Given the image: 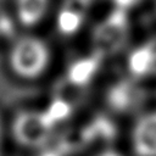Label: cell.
Returning a JSON list of instances; mask_svg holds the SVG:
<instances>
[{
    "instance_id": "6da1fadb",
    "label": "cell",
    "mask_w": 156,
    "mask_h": 156,
    "mask_svg": "<svg viewBox=\"0 0 156 156\" xmlns=\"http://www.w3.org/2000/svg\"><path fill=\"white\" fill-rule=\"evenodd\" d=\"M51 61L52 51L49 43L27 30L12 40L6 54L10 72L26 82L41 78L48 72Z\"/></svg>"
},
{
    "instance_id": "7a4b0ae2",
    "label": "cell",
    "mask_w": 156,
    "mask_h": 156,
    "mask_svg": "<svg viewBox=\"0 0 156 156\" xmlns=\"http://www.w3.org/2000/svg\"><path fill=\"white\" fill-rule=\"evenodd\" d=\"M11 132L15 140L26 147H39L46 144L54 133V123L39 110H22L12 119Z\"/></svg>"
},
{
    "instance_id": "3957f363",
    "label": "cell",
    "mask_w": 156,
    "mask_h": 156,
    "mask_svg": "<svg viewBox=\"0 0 156 156\" xmlns=\"http://www.w3.org/2000/svg\"><path fill=\"white\" fill-rule=\"evenodd\" d=\"M127 68L134 78L156 79V32L132 48L127 56Z\"/></svg>"
},
{
    "instance_id": "277c9868",
    "label": "cell",
    "mask_w": 156,
    "mask_h": 156,
    "mask_svg": "<svg viewBox=\"0 0 156 156\" xmlns=\"http://www.w3.org/2000/svg\"><path fill=\"white\" fill-rule=\"evenodd\" d=\"M130 146L135 156H156V110L146 111L134 121Z\"/></svg>"
},
{
    "instance_id": "5b68a950",
    "label": "cell",
    "mask_w": 156,
    "mask_h": 156,
    "mask_svg": "<svg viewBox=\"0 0 156 156\" xmlns=\"http://www.w3.org/2000/svg\"><path fill=\"white\" fill-rule=\"evenodd\" d=\"M52 0H12L15 22L27 32L39 27L49 16Z\"/></svg>"
},
{
    "instance_id": "8992f818",
    "label": "cell",
    "mask_w": 156,
    "mask_h": 156,
    "mask_svg": "<svg viewBox=\"0 0 156 156\" xmlns=\"http://www.w3.org/2000/svg\"><path fill=\"white\" fill-rule=\"evenodd\" d=\"M94 156H124L121 151L115 150V149H104L99 152H96Z\"/></svg>"
},
{
    "instance_id": "52a82bcc",
    "label": "cell",
    "mask_w": 156,
    "mask_h": 156,
    "mask_svg": "<svg viewBox=\"0 0 156 156\" xmlns=\"http://www.w3.org/2000/svg\"><path fill=\"white\" fill-rule=\"evenodd\" d=\"M2 139H4V123L0 116V149H1V144H2Z\"/></svg>"
}]
</instances>
